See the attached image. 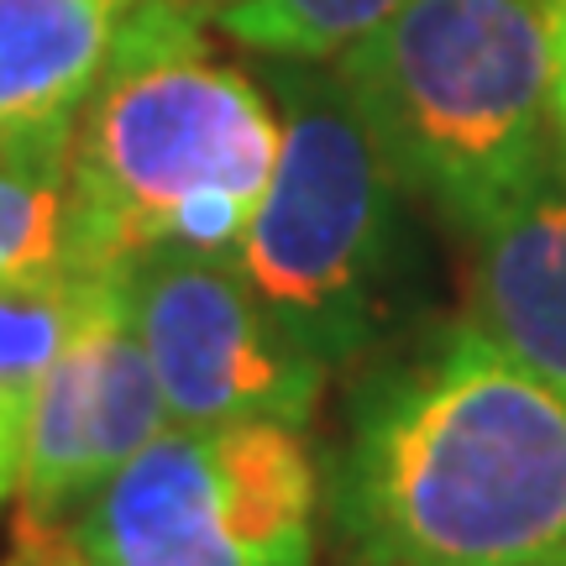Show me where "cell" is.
<instances>
[{"label": "cell", "instance_id": "obj_15", "mask_svg": "<svg viewBox=\"0 0 566 566\" xmlns=\"http://www.w3.org/2000/svg\"><path fill=\"white\" fill-rule=\"evenodd\" d=\"M0 566H48V541H17V551Z\"/></svg>", "mask_w": 566, "mask_h": 566}, {"label": "cell", "instance_id": "obj_11", "mask_svg": "<svg viewBox=\"0 0 566 566\" xmlns=\"http://www.w3.org/2000/svg\"><path fill=\"white\" fill-rule=\"evenodd\" d=\"M405 0H216L210 21L263 59H342Z\"/></svg>", "mask_w": 566, "mask_h": 566}, {"label": "cell", "instance_id": "obj_10", "mask_svg": "<svg viewBox=\"0 0 566 566\" xmlns=\"http://www.w3.org/2000/svg\"><path fill=\"white\" fill-rule=\"evenodd\" d=\"M84 289L90 273L69 263L0 273V514L17 504L42 384L80 321Z\"/></svg>", "mask_w": 566, "mask_h": 566}, {"label": "cell", "instance_id": "obj_6", "mask_svg": "<svg viewBox=\"0 0 566 566\" xmlns=\"http://www.w3.org/2000/svg\"><path fill=\"white\" fill-rule=\"evenodd\" d=\"M116 273L168 424L315 420L331 367L268 315L237 258L168 247L132 258Z\"/></svg>", "mask_w": 566, "mask_h": 566}, {"label": "cell", "instance_id": "obj_12", "mask_svg": "<svg viewBox=\"0 0 566 566\" xmlns=\"http://www.w3.org/2000/svg\"><path fill=\"white\" fill-rule=\"evenodd\" d=\"M69 142L74 132L0 147V273L63 263Z\"/></svg>", "mask_w": 566, "mask_h": 566}, {"label": "cell", "instance_id": "obj_14", "mask_svg": "<svg viewBox=\"0 0 566 566\" xmlns=\"http://www.w3.org/2000/svg\"><path fill=\"white\" fill-rule=\"evenodd\" d=\"M21 541V535H17ZM38 541H48V566H101V562H90V556H80V551L69 546L63 535H38Z\"/></svg>", "mask_w": 566, "mask_h": 566}, {"label": "cell", "instance_id": "obj_5", "mask_svg": "<svg viewBox=\"0 0 566 566\" xmlns=\"http://www.w3.org/2000/svg\"><path fill=\"white\" fill-rule=\"evenodd\" d=\"M321 499L304 424H163L63 541L101 566H310Z\"/></svg>", "mask_w": 566, "mask_h": 566}, {"label": "cell", "instance_id": "obj_3", "mask_svg": "<svg viewBox=\"0 0 566 566\" xmlns=\"http://www.w3.org/2000/svg\"><path fill=\"white\" fill-rule=\"evenodd\" d=\"M336 74L399 184L462 242L551 158V0H405Z\"/></svg>", "mask_w": 566, "mask_h": 566}, {"label": "cell", "instance_id": "obj_7", "mask_svg": "<svg viewBox=\"0 0 566 566\" xmlns=\"http://www.w3.org/2000/svg\"><path fill=\"white\" fill-rule=\"evenodd\" d=\"M163 424L168 405L132 321L122 273H90L80 321L38 399L17 488V535H63V525Z\"/></svg>", "mask_w": 566, "mask_h": 566}, {"label": "cell", "instance_id": "obj_13", "mask_svg": "<svg viewBox=\"0 0 566 566\" xmlns=\"http://www.w3.org/2000/svg\"><path fill=\"white\" fill-rule=\"evenodd\" d=\"M551 137L566 142V0H551Z\"/></svg>", "mask_w": 566, "mask_h": 566}, {"label": "cell", "instance_id": "obj_4", "mask_svg": "<svg viewBox=\"0 0 566 566\" xmlns=\"http://www.w3.org/2000/svg\"><path fill=\"white\" fill-rule=\"evenodd\" d=\"M279 163L242 247L231 252L268 315L325 367L367 357L409 300L405 184L367 132L336 69L268 59Z\"/></svg>", "mask_w": 566, "mask_h": 566}, {"label": "cell", "instance_id": "obj_1", "mask_svg": "<svg viewBox=\"0 0 566 566\" xmlns=\"http://www.w3.org/2000/svg\"><path fill=\"white\" fill-rule=\"evenodd\" d=\"M325 514L363 566H566V384L430 325L357 384Z\"/></svg>", "mask_w": 566, "mask_h": 566}, {"label": "cell", "instance_id": "obj_2", "mask_svg": "<svg viewBox=\"0 0 566 566\" xmlns=\"http://www.w3.org/2000/svg\"><path fill=\"white\" fill-rule=\"evenodd\" d=\"M200 0H142L69 142L63 263L111 273L147 252L242 247L279 163V101L210 53Z\"/></svg>", "mask_w": 566, "mask_h": 566}, {"label": "cell", "instance_id": "obj_8", "mask_svg": "<svg viewBox=\"0 0 566 566\" xmlns=\"http://www.w3.org/2000/svg\"><path fill=\"white\" fill-rule=\"evenodd\" d=\"M467 321L566 384V142L520 200L467 242Z\"/></svg>", "mask_w": 566, "mask_h": 566}, {"label": "cell", "instance_id": "obj_9", "mask_svg": "<svg viewBox=\"0 0 566 566\" xmlns=\"http://www.w3.org/2000/svg\"><path fill=\"white\" fill-rule=\"evenodd\" d=\"M142 0H0V147L69 137Z\"/></svg>", "mask_w": 566, "mask_h": 566}]
</instances>
